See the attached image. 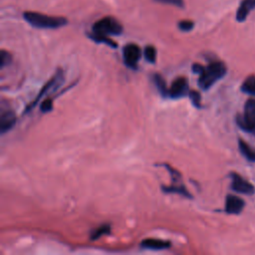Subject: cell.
I'll return each mask as SVG.
<instances>
[{
	"label": "cell",
	"instance_id": "1",
	"mask_svg": "<svg viewBox=\"0 0 255 255\" xmlns=\"http://www.w3.org/2000/svg\"><path fill=\"white\" fill-rule=\"evenodd\" d=\"M227 73L225 64L221 61H212L204 67L198 78V86L200 89L206 91L210 89L217 81L222 79Z\"/></svg>",
	"mask_w": 255,
	"mask_h": 255
},
{
	"label": "cell",
	"instance_id": "2",
	"mask_svg": "<svg viewBox=\"0 0 255 255\" xmlns=\"http://www.w3.org/2000/svg\"><path fill=\"white\" fill-rule=\"evenodd\" d=\"M23 18L33 27L39 29H57L67 25L68 20L64 17L49 16L46 14L26 11L23 14Z\"/></svg>",
	"mask_w": 255,
	"mask_h": 255
},
{
	"label": "cell",
	"instance_id": "3",
	"mask_svg": "<svg viewBox=\"0 0 255 255\" xmlns=\"http://www.w3.org/2000/svg\"><path fill=\"white\" fill-rule=\"evenodd\" d=\"M236 124L242 130L255 134V99L246 101L243 114L236 116Z\"/></svg>",
	"mask_w": 255,
	"mask_h": 255
},
{
	"label": "cell",
	"instance_id": "4",
	"mask_svg": "<svg viewBox=\"0 0 255 255\" xmlns=\"http://www.w3.org/2000/svg\"><path fill=\"white\" fill-rule=\"evenodd\" d=\"M93 33L104 36L121 35L123 33V26L116 18L108 16L100 19L93 25Z\"/></svg>",
	"mask_w": 255,
	"mask_h": 255
},
{
	"label": "cell",
	"instance_id": "5",
	"mask_svg": "<svg viewBox=\"0 0 255 255\" xmlns=\"http://www.w3.org/2000/svg\"><path fill=\"white\" fill-rule=\"evenodd\" d=\"M160 165L164 166L170 176H171V181H172V184L169 185V186H164V185H161V189L164 193H177V194H180L184 197H187V198H192V195L188 192V190L186 189V187L184 186L183 182H182V179H181V174L174 168H172L169 164L167 163H160Z\"/></svg>",
	"mask_w": 255,
	"mask_h": 255
},
{
	"label": "cell",
	"instance_id": "6",
	"mask_svg": "<svg viewBox=\"0 0 255 255\" xmlns=\"http://www.w3.org/2000/svg\"><path fill=\"white\" fill-rule=\"evenodd\" d=\"M63 80H64V72H63L61 69H58L57 72L55 73V75H54V76L45 84V86L42 88L41 92L38 94V96L36 97V99H35L33 102H31V103L26 107V109L24 110V114H27V113H29L31 110H33V109L37 106V104L39 103L40 99H42L45 95H48V93H50V92H55V91L61 86Z\"/></svg>",
	"mask_w": 255,
	"mask_h": 255
},
{
	"label": "cell",
	"instance_id": "7",
	"mask_svg": "<svg viewBox=\"0 0 255 255\" xmlns=\"http://www.w3.org/2000/svg\"><path fill=\"white\" fill-rule=\"evenodd\" d=\"M123 57L127 67L130 68L131 70H136L137 63L141 58V50L136 44H127L123 49Z\"/></svg>",
	"mask_w": 255,
	"mask_h": 255
},
{
	"label": "cell",
	"instance_id": "8",
	"mask_svg": "<svg viewBox=\"0 0 255 255\" xmlns=\"http://www.w3.org/2000/svg\"><path fill=\"white\" fill-rule=\"evenodd\" d=\"M229 177L231 179L230 188L233 191L242 193V194H246V195H251V194L255 193L254 186L248 180H246L244 177H242L240 174H238L237 172H234V171L230 172Z\"/></svg>",
	"mask_w": 255,
	"mask_h": 255
},
{
	"label": "cell",
	"instance_id": "9",
	"mask_svg": "<svg viewBox=\"0 0 255 255\" xmlns=\"http://www.w3.org/2000/svg\"><path fill=\"white\" fill-rule=\"evenodd\" d=\"M187 94H189V85L187 79L184 77L176 78L168 89V97L171 99H179L185 97Z\"/></svg>",
	"mask_w": 255,
	"mask_h": 255
},
{
	"label": "cell",
	"instance_id": "10",
	"mask_svg": "<svg viewBox=\"0 0 255 255\" xmlns=\"http://www.w3.org/2000/svg\"><path fill=\"white\" fill-rule=\"evenodd\" d=\"M245 206V201L241 199L240 197L233 195V194H227L225 198V212L228 214H240Z\"/></svg>",
	"mask_w": 255,
	"mask_h": 255
},
{
	"label": "cell",
	"instance_id": "11",
	"mask_svg": "<svg viewBox=\"0 0 255 255\" xmlns=\"http://www.w3.org/2000/svg\"><path fill=\"white\" fill-rule=\"evenodd\" d=\"M16 124V116L12 110L3 108L1 109L0 113V132L4 134L8 130H10Z\"/></svg>",
	"mask_w": 255,
	"mask_h": 255
},
{
	"label": "cell",
	"instance_id": "12",
	"mask_svg": "<svg viewBox=\"0 0 255 255\" xmlns=\"http://www.w3.org/2000/svg\"><path fill=\"white\" fill-rule=\"evenodd\" d=\"M170 242L155 238H146L140 243V247L150 250H163L170 247Z\"/></svg>",
	"mask_w": 255,
	"mask_h": 255
},
{
	"label": "cell",
	"instance_id": "13",
	"mask_svg": "<svg viewBox=\"0 0 255 255\" xmlns=\"http://www.w3.org/2000/svg\"><path fill=\"white\" fill-rule=\"evenodd\" d=\"M255 8V0H242L236 13V20L243 22L247 18L248 14Z\"/></svg>",
	"mask_w": 255,
	"mask_h": 255
},
{
	"label": "cell",
	"instance_id": "14",
	"mask_svg": "<svg viewBox=\"0 0 255 255\" xmlns=\"http://www.w3.org/2000/svg\"><path fill=\"white\" fill-rule=\"evenodd\" d=\"M238 148L242 156H244L248 161L255 162V149L252 148L244 139L238 138Z\"/></svg>",
	"mask_w": 255,
	"mask_h": 255
},
{
	"label": "cell",
	"instance_id": "15",
	"mask_svg": "<svg viewBox=\"0 0 255 255\" xmlns=\"http://www.w3.org/2000/svg\"><path fill=\"white\" fill-rule=\"evenodd\" d=\"M241 91L247 95L255 97V76H248L241 85Z\"/></svg>",
	"mask_w": 255,
	"mask_h": 255
},
{
	"label": "cell",
	"instance_id": "16",
	"mask_svg": "<svg viewBox=\"0 0 255 255\" xmlns=\"http://www.w3.org/2000/svg\"><path fill=\"white\" fill-rule=\"evenodd\" d=\"M152 80H153V83H154L155 87L157 88L158 92L160 93V95L162 97H168V89L166 88L164 79L160 75L154 74V75H152Z\"/></svg>",
	"mask_w": 255,
	"mask_h": 255
},
{
	"label": "cell",
	"instance_id": "17",
	"mask_svg": "<svg viewBox=\"0 0 255 255\" xmlns=\"http://www.w3.org/2000/svg\"><path fill=\"white\" fill-rule=\"evenodd\" d=\"M89 37H90L93 41H95V42H97V43H104V44H106V45H108V46H110V47H112V48H117V47H118V44H117L115 41H113L112 39H110L109 36L97 35V34L92 33V34H89Z\"/></svg>",
	"mask_w": 255,
	"mask_h": 255
},
{
	"label": "cell",
	"instance_id": "18",
	"mask_svg": "<svg viewBox=\"0 0 255 255\" xmlns=\"http://www.w3.org/2000/svg\"><path fill=\"white\" fill-rule=\"evenodd\" d=\"M111 232V225L110 224H103L101 226H99L98 228L92 230L90 238L91 240H96L98 238H100L103 235L109 234Z\"/></svg>",
	"mask_w": 255,
	"mask_h": 255
},
{
	"label": "cell",
	"instance_id": "19",
	"mask_svg": "<svg viewBox=\"0 0 255 255\" xmlns=\"http://www.w3.org/2000/svg\"><path fill=\"white\" fill-rule=\"evenodd\" d=\"M143 55H144V59L148 62L153 64L156 60V50L153 46L148 45L144 48L143 50Z\"/></svg>",
	"mask_w": 255,
	"mask_h": 255
},
{
	"label": "cell",
	"instance_id": "20",
	"mask_svg": "<svg viewBox=\"0 0 255 255\" xmlns=\"http://www.w3.org/2000/svg\"><path fill=\"white\" fill-rule=\"evenodd\" d=\"M12 62V56L9 52L5 51V50H1L0 53V68L3 69L5 66L10 65V63Z\"/></svg>",
	"mask_w": 255,
	"mask_h": 255
},
{
	"label": "cell",
	"instance_id": "21",
	"mask_svg": "<svg viewBox=\"0 0 255 255\" xmlns=\"http://www.w3.org/2000/svg\"><path fill=\"white\" fill-rule=\"evenodd\" d=\"M189 98H190V101L192 103V105L195 107V108H201V97H200V94L195 91V90H191L189 91Z\"/></svg>",
	"mask_w": 255,
	"mask_h": 255
},
{
	"label": "cell",
	"instance_id": "22",
	"mask_svg": "<svg viewBox=\"0 0 255 255\" xmlns=\"http://www.w3.org/2000/svg\"><path fill=\"white\" fill-rule=\"evenodd\" d=\"M53 109V100L51 98H46L40 104V110L42 113H49Z\"/></svg>",
	"mask_w": 255,
	"mask_h": 255
},
{
	"label": "cell",
	"instance_id": "23",
	"mask_svg": "<svg viewBox=\"0 0 255 255\" xmlns=\"http://www.w3.org/2000/svg\"><path fill=\"white\" fill-rule=\"evenodd\" d=\"M179 30L183 31V32H188L190 30L193 29V26H194V23L190 20H181L178 22L177 24Z\"/></svg>",
	"mask_w": 255,
	"mask_h": 255
},
{
	"label": "cell",
	"instance_id": "24",
	"mask_svg": "<svg viewBox=\"0 0 255 255\" xmlns=\"http://www.w3.org/2000/svg\"><path fill=\"white\" fill-rule=\"evenodd\" d=\"M156 2L159 3H163V4H168V5H172L175 7H179L182 8L184 6V2L183 0H154Z\"/></svg>",
	"mask_w": 255,
	"mask_h": 255
},
{
	"label": "cell",
	"instance_id": "25",
	"mask_svg": "<svg viewBox=\"0 0 255 255\" xmlns=\"http://www.w3.org/2000/svg\"><path fill=\"white\" fill-rule=\"evenodd\" d=\"M191 69H192L193 73H195V74H201V72H202L203 69H204V66H202V65H200V64H197V63H194V64L192 65Z\"/></svg>",
	"mask_w": 255,
	"mask_h": 255
}]
</instances>
